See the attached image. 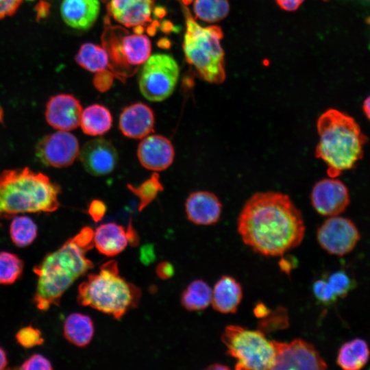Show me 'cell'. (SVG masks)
<instances>
[{
	"label": "cell",
	"instance_id": "6da1fadb",
	"mask_svg": "<svg viewBox=\"0 0 370 370\" xmlns=\"http://www.w3.org/2000/svg\"><path fill=\"white\" fill-rule=\"evenodd\" d=\"M243 243L266 256H283L297 247L305 234L300 210L280 192H259L244 204L237 220Z\"/></svg>",
	"mask_w": 370,
	"mask_h": 370
},
{
	"label": "cell",
	"instance_id": "7a4b0ae2",
	"mask_svg": "<svg viewBox=\"0 0 370 370\" xmlns=\"http://www.w3.org/2000/svg\"><path fill=\"white\" fill-rule=\"evenodd\" d=\"M94 231L84 227L34 267L38 277L33 302L40 310L60 304L64 292L93 267L85 254L94 246Z\"/></svg>",
	"mask_w": 370,
	"mask_h": 370
},
{
	"label": "cell",
	"instance_id": "3957f363",
	"mask_svg": "<svg viewBox=\"0 0 370 370\" xmlns=\"http://www.w3.org/2000/svg\"><path fill=\"white\" fill-rule=\"evenodd\" d=\"M317 128L319 140L315 156L327 164L329 177L339 176L362 159L367 138L353 117L328 109L319 117Z\"/></svg>",
	"mask_w": 370,
	"mask_h": 370
},
{
	"label": "cell",
	"instance_id": "277c9868",
	"mask_svg": "<svg viewBox=\"0 0 370 370\" xmlns=\"http://www.w3.org/2000/svg\"><path fill=\"white\" fill-rule=\"evenodd\" d=\"M60 190L47 175L28 167L4 170L0 173V219L54 212Z\"/></svg>",
	"mask_w": 370,
	"mask_h": 370
},
{
	"label": "cell",
	"instance_id": "5b68a950",
	"mask_svg": "<svg viewBox=\"0 0 370 370\" xmlns=\"http://www.w3.org/2000/svg\"><path fill=\"white\" fill-rule=\"evenodd\" d=\"M141 293L133 284L119 276L117 262L103 264L98 273H91L78 287L77 302L121 319L136 307Z\"/></svg>",
	"mask_w": 370,
	"mask_h": 370
},
{
	"label": "cell",
	"instance_id": "8992f818",
	"mask_svg": "<svg viewBox=\"0 0 370 370\" xmlns=\"http://www.w3.org/2000/svg\"><path fill=\"white\" fill-rule=\"evenodd\" d=\"M188 13L182 45L186 60L205 81L221 84L225 79L223 31L217 25L201 26Z\"/></svg>",
	"mask_w": 370,
	"mask_h": 370
},
{
	"label": "cell",
	"instance_id": "52a82bcc",
	"mask_svg": "<svg viewBox=\"0 0 370 370\" xmlns=\"http://www.w3.org/2000/svg\"><path fill=\"white\" fill-rule=\"evenodd\" d=\"M226 353L236 360L235 369H271L275 349L272 341L264 333L237 325L226 326L221 335Z\"/></svg>",
	"mask_w": 370,
	"mask_h": 370
},
{
	"label": "cell",
	"instance_id": "ba28073f",
	"mask_svg": "<svg viewBox=\"0 0 370 370\" xmlns=\"http://www.w3.org/2000/svg\"><path fill=\"white\" fill-rule=\"evenodd\" d=\"M179 75L178 64L172 56L161 53L150 56L140 73V91L149 101H163L174 91Z\"/></svg>",
	"mask_w": 370,
	"mask_h": 370
},
{
	"label": "cell",
	"instance_id": "9c48e42d",
	"mask_svg": "<svg viewBox=\"0 0 370 370\" xmlns=\"http://www.w3.org/2000/svg\"><path fill=\"white\" fill-rule=\"evenodd\" d=\"M275 349L271 369L323 370L327 363L314 346L301 338L291 342L272 341Z\"/></svg>",
	"mask_w": 370,
	"mask_h": 370
},
{
	"label": "cell",
	"instance_id": "30bf717a",
	"mask_svg": "<svg viewBox=\"0 0 370 370\" xmlns=\"http://www.w3.org/2000/svg\"><path fill=\"white\" fill-rule=\"evenodd\" d=\"M317 238L321 248L328 254L342 256L355 248L360 234L350 219L337 215L329 217L321 225Z\"/></svg>",
	"mask_w": 370,
	"mask_h": 370
},
{
	"label": "cell",
	"instance_id": "8fae6325",
	"mask_svg": "<svg viewBox=\"0 0 370 370\" xmlns=\"http://www.w3.org/2000/svg\"><path fill=\"white\" fill-rule=\"evenodd\" d=\"M77 138L68 131L59 130L46 135L36 147V155L43 164L55 168L67 167L78 157Z\"/></svg>",
	"mask_w": 370,
	"mask_h": 370
},
{
	"label": "cell",
	"instance_id": "7c38bea8",
	"mask_svg": "<svg viewBox=\"0 0 370 370\" xmlns=\"http://www.w3.org/2000/svg\"><path fill=\"white\" fill-rule=\"evenodd\" d=\"M103 45L109 57L121 67H132L144 64L149 58L151 51L149 38L143 34L110 36Z\"/></svg>",
	"mask_w": 370,
	"mask_h": 370
},
{
	"label": "cell",
	"instance_id": "4fadbf2b",
	"mask_svg": "<svg viewBox=\"0 0 370 370\" xmlns=\"http://www.w3.org/2000/svg\"><path fill=\"white\" fill-rule=\"evenodd\" d=\"M311 202L314 210L325 217L337 216L349 204V194L347 186L336 177L325 178L313 186Z\"/></svg>",
	"mask_w": 370,
	"mask_h": 370
},
{
	"label": "cell",
	"instance_id": "5bb4252c",
	"mask_svg": "<svg viewBox=\"0 0 370 370\" xmlns=\"http://www.w3.org/2000/svg\"><path fill=\"white\" fill-rule=\"evenodd\" d=\"M78 156L85 170L95 176L111 173L118 162L115 147L111 142L102 138L86 142L79 149Z\"/></svg>",
	"mask_w": 370,
	"mask_h": 370
},
{
	"label": "cell",
	"instance_id": "9a60e30c",
	"mask_svg": "<svg viewBox=\"0 0 370 370\" xmlns=\"http://www.w3.org/2000/svg\"><path fill=\"white\" fill-rule=\"evenodd\" d=\"M82 111L80 101L74 95L61 93L49 98L45 116L52 127L69 132L79 125Z\"/></svg>",
	"mask_w": 370,
	"mask_h": 370
},
{
	"label": "cell",
	"instance_id": "2e32d148",
	"mask_svg": "<svg viewBox=\"0 0 370 370\" xmlns=\"http://www.w3.org/2000/svg\"><path fill=\"white\" fill-rule=\"evenodd\" d=\"M137 156L145 168L160 171L167 169L173 163L175 150L172 143L166 137L158 134L148 135L139 143Z\"/></svg>",
	"mask_w": 370,
	"mask_h": 370
},
{
	"label": "cell",
	"instance_id": "e0dca14e",
	"mask_svg": "<svg viewBox=\"0 0 370 370\" xmlns=\"http://www.w3.org/2000/svg\"><path fill=\"white\" fill-rule=\"evenodd\" d=\"M154 113L146 104L140 102L125 107L121 112L119 127L121 133L131 138H145L153 130Z\"/></svg>",
	"mask_w": 370,
	"mask_h": 370
},
{
	"label": "cell",
	"instance_id": "ac0fdd59",
	"mask_svg": "<svg viewBox=\"0 0 370 370\" xmlns=\"http://www.w3.org/2000/svg\"><path fill=\"white\" fill-rule=\"evenodd\" d=\"M187 219L197 225H210L220 219L222 204L218 197L208 191H196L189 195L185 204Z\"/></svg>",
	"mask_w": 370,
	"mask_h": 370
},
{
	"label": "cell",
	"instance_id": "d6986e66",
	"mask_svg": "<svg viewBox=\"0 0 370 370\" xmlns=\"http://www.w3.org/2000/svg\"><path fill=\"white\" fill-rule=\"evenodd\" d=\"M153 5V0H110L108 9L119 23L136 27L151 21Z\"/></svg>",
	"mask_w": 370,
	"mask_h": 370
},
{
	"label": "cell",
	"instance_id": "ffe728a7",
	"mask_svg": "<svg viewBox=\"0 0 370 370\" xmlns=\"http://www.w3.org/2000/svg\"><path fill=\"white\" fill-rule=\"evenodd\" d=\"M100 12L99 0H62L60 14L64 22L78 30L90 29Z\"/></svg>",
	"mask_w": 370,
	"mask_h": 370
},
{
	"label": "cell",
	"instance_id": "44dd1931",
	"mask_svg": "<svg viewBox=\"0 0 370 370\" xmlns=\"http://www.w3.org/2000/svg\"><path fill=\"white\" fill-rule=\"evenodd\" d=\"M243 299V288L230 275H223L216 282L212 293L211 305L223 314L235 313Z\"/></svg>",
	"mask_w": 370,
	"mask_h": 370
},
{
	"label": "cell",
	"instance_id": "7402d4cb",
	"mask_svg": "<svg viewBox=\"0 0 370 370\" xmlns=\"http://www.w3.org/2000/svg\"><path fill=\"white\" fill-rule=\"evenodd\" d=\"M94 245L106 256H114L122 252L130 243L127 230L116 223L99 225L94 232Z\"/></svg>",
	"mask_w": 370,
	"mask_h": 370
},
{
	"label": "cell",
	"instance_id": "603a6c76",
	"mask_svg": "<svg viewBox=\"0 0 370 370\" xmlns=\"http://www.w3.org/2000/svg\"><path fill=\"white\" fill-rule=\"evenodd\" d=\"M63 334L71 343L77 347H85L90 343L94 335L92 320L82 313H71L64 322Z\"/></svg>",
	"mask_w": 370,
	"mask_h": 370
},
{
	"label": "cell",
	"instance_id": "cb8c5ba5",
	"mask_svg": "<svg viewBox=\"0 0 370 370\" xmlns=\"http://www.w3.org/2000/svg\"><path fill=\"white\" fill-rule=\"evenodd\" d=\"M369 354V349L365 341L359 338H354L340 347L336 362L345 370H358L367 363Z\"/></svg>",
	"mask_w": 370,
	"mask_h": 370
},
{
	"label": "cell",
	"instance_id": "d4e9b609",
	"mask_svg": "<svg viewBox=\"0 0 370 370\" xmlns=\"http://www.w3.org/2000/svg\"><path fill=\"white\" fill-rule=\"evenodd\" d=\"M112 125L111 112L103 105L92 104L82 111L79 125L87 135H102L110 130Z\"/></svg>",
	"mask_w": 370,
	"mask_h": 370
},
{
	"label": "cell",
	"instance_id": "484cf974",
	"mask_svg": "<svg viewBox=\"0 0 370 370\" xmlns=\"http://www.w3.org/2000/svg\"><path fill=\"white\" fill-rule=\"evenodd\" d=\"M75 60L83 69L93 73L108 70L110 57L104 47L86 42L78 50Z\"/></svg>",
	"mask_w": 370,
	"mask_h": 370
},
{
	"label": "cell",
	"instance_id": "4316f807",
	"mask_svg": "<svg viewBox=\"0 0 370 370\" xmlns=\"http://www.w3.org/2000/svg\"><path fill=\"white\" fill-rule=\"evenodd\" d=\"M212 293V290L205 281L195 280L183 291L181 304L190 311L203 310L211 304Z\"/></svg>",
	"mask_w": 370,
	"mask_h": 370
},
{
	"label": "cell",
	"instance_id": "83f0119b",
	"mask_svg": "<svg viewBox=\"0 0 370 370\" xmlns=\"http://www.w3.org/2000/svg\"><path fill=\"white\" fill-rule=\"evenodd\" d=\"M11 241L17 247H25L32 244L38 234L35 222L27 216H14L10 225Z\"/></svg>",
	"mask_w": 370,
	"mask_h": 370
},
{
	"label": "cell",
	"instance_id": "f1b7e54d",
	"mask_svg": "<svg viewBox=\"0 0 370 370\" xmlns=\"http://www.w3.org/2000/svg\"><path fill=\"white\" fill-rule=\"evenodd\" d=\"M229 11L228 0H194L193 12L195 16L208 23L223 20Z\"/></svg>",
	"mask_w": 370,
	"mask_h": 370
},
{
	"label": "cell",
	"instance_id": "f546056e",
	"mask_svg": "<svg viewBox=\"0 0 370 370\" xmlns=\"http://www.w3.org/2000/svg\"><path fill=\"white\" fill-rule=\"evenodd\" d=\"M128 189L139 199L138 209L142 211L154 200L158 193L164 190L158 173H153L138 186L127 184Z\"/></svg>",
	"mask_w": 370,
	"mask_h": 370
},
{
	"label": "cell",
	"instance_id": "4dcf8cb0",
	"mask_svg": "<svg viewBox=\"0 0 370 370\" xmlns=\"http://www.w3.org/2000/svg\"><path fill=\"white\" fill-rule=\"evenodd\" d=\"M23 269V260L17 255L8 251H0V284L14 283L21 276Z\"/></svg>",
	"mask_w": 370,
	"mask_h": 370
},
{
	"label": "cell",
	"instance_id": "1f68e13d",
	"mask_svg": "<svg viewBox=\"0 0 370 370\" xmlns=\"http://www.w3.org/2000/svg\"><path fill=\"white\" fill-rule=\"evenodd\" d=\"M288 326V316L287 310L282 307H278L273 311H271L258 323V330L264 334L282 330Z\"/></svg>",
	"mask_w": 370,
	"mask_h": 370
},
{
	"label": "cell",
	"instance_id": "d6a6232c",
	"mask_svg": "<svg viewBox=\"0 0 370 370\" xmlns=\"http://www.w3.org/2000/svg\"><path fill=\"white\" fill-rule=\"evenodd\" d=\"M327 280L337 298L346 297L354 288L352 279L345 271L331 273Z\"/></svg>",
	"mask_w": 370,
	"mask_h": 370
},
{
	"label": "cell",
	"instance_id": "836d02e7",
	"mask_svg": "<svg viewBox=\"0 0 370 370\" xmlns=\"http://www.w3.org/2000/svg\"><path fill=\"white\" fill-rule=\"evenodd\" d=\"M15 338L16 342L25 349L32 348L44 343L40 330L32 325L21 328L16 333Z\"/></svg>",
	"mask_w": 370,
	"mask_h": 370
},
{
	"label": "cell",
	"instance_id": "e575fe53",
	"mask_svg": "<svg viewBox=\"0 0 370 370\" xmlns=\"http://www.w3.org/2000/svg\"><path fill=\"white\" fill-rule=\"evenodd\" d=\"M312 292L316 299L323 304H331L338 299L325 279H319L312 284Z\"/></svg>",
	"mask_w": 370,
	"mask_h": 370
},
{
	"label": "cell",
	"instance_id": "d590c367",
	"mask_svg": "<svg viewBox=\"0 0 370 370\" xmlns=\"http://www.w3.org/2000/svg\"><path fill=\"white\" fill-rule=\"evenodd\" d=\"M20 369H42L51 370L53 369L51 362L44 356L35 354L29 356L21 365Z\"/></svg>",
	"mask_w": 370,
	"mask_h": 370
},
{
	"label": "cell",
	"instance_id": "8d00e7d4",
	"mask_svg": "<svg viewBox=\"0 0 370 370\" xmlns=\"http://www.w3.org/2000/svg\"><path fill=\"white\" fill-rule=\"evenodd\" d=\"M114 76V73L108 70L96 73L93 84L99 91L106 92L111 87Z\"/></svg>",
	"mask_w": 370,
	"mask_h": 370
},
{
	"label": "cell",
	"instance_id": "74e56055",
	"mask_svg": "<svg viewBox=\"0 0 370 370\" xmlns=\"http://www.w3.org/2000/svg\"><path fill=\"white\" fill-rule=\"evenodd\" d=\"M106 206L99 199H93L88 208V214L95 222H99L103 218L106 212Z\"/></svg>",
	"mask_w": 370,
	"mask_h": 370
},
{
	"label": "cell",
	"instance_id": "f35d334b",
	"mask_svg": "<svg viewBox=\"0 0 370 370\" xmlns=\"http://www.w3.org/2000/svg\"><path fill=\"white\" fill-rule=\"evenodd\" d=\"M23 0H0V19L16 13Z\"/></svg>",
	"mask_w": 370,
	"mask_h": 370
},
{
	"label": "cell",
	"instance_id": "ab89813d",
	"mask_svg": "<svg viewBox=\"0 0 370 370\" xmlns=\"http://www.w3.org/2000/svg\"><path fill=\"white\" fill-rule=\"evenodd\" d=\"M156 272L160 278L166 280L174 274V268L170 262L163 261L158 264Z\"/></svg>",
	"mask_w": 370,
	"mask_h": 370
},
{
	"label": "cell",
	"instance_id": "60d3db41",
	"mask_svg": "<svg viewBox=\"0 0 370 370\" xmlns=\"http://www.w3.org/2000/svg\"><path fill=\"white\" fill-rule=\"evenodd\" d=\"M36 18L40 21L46 18L50 12V4L45 0H40L35 6Z\"/></svg>",
	"mask_w": 370,
	"mask_h": 370
},
{
	"label": "cell",
	"instance_id": "b9f144b4",
	"mask_svg": "<svg viewBox=\"0 0 370 370\" xmlns=\"http://www.w3.org/2000/svg\"><path fill=\"white\" fill-rule=\"evenodd\" d=\"M304 0H275L278 5L286 11H295L299 8Z\"/></svg>",
	"mask_w": 370,
	"mask_h": 370
},
{
	"label": "cell",
	"instance_id": "7bdbcfd3",
	"mask_svg": "<svg viewBox=\"0 0 370 370\" xmlns=\"http://www.w3.org/2000/svg\"><path fill=\"white\" fill-rule=\"evenodd\" d=\"M271 311L262 303H258L256 305L254 312V314L260 319L265 317Z\"/></svg>",
	"mask_w": 370,
	"mask_h": 370
},
{
	"label": "cell",
	"instance_id": "ee69618b",
	"mask_svg": "<svg viewBox=\"0 0 370 370\" xmlns=\"http://www.w3.org/2000/svg\"><path fill=\"white\" fill-rule=\"evenodd\" d=\"M8 360L6 352L0 346V370L6 368Z\"/></svg>",
	"mask_w": 370,
	"mask_h": 370
},
{
	"label": "cell",
	"instance_id": "f6af8a7d",
	"mask_svg": "<svg viewBox=\"0 0 370 370\" xmlns=\"http://www.w3.org/2000/svg\"><path fill=\"white\" fill-rule=\"evenodd\" d=\"M362 110L367 119L370 121V95L365 99L362 104Z\"/></svg>",
	"mask_w": 370,
	"mask_h": 370
},
{
	"label": "cell",
	"instance_id": "bcb514c9",
	"mask_svg": "<svg viewBox=\"0 0 370 370\" xmlns=\"http://www.w3.org/2000/svg\"><path fill=\"white\" fill-rule=\"evenodd\" d=\"M280 266L283 271L288 272L291 270L293 264L288 260L284 259L280 261Z\"/></svg>",
	"mask_w": 370,
	"mask_h": 370
},
{
	"label": "cell",
	"instance_id": "7dc6e473",
	"mask_svg": "<svg viewBox=\"0 0 370 370\" xmlns=\"http://www.w3.org/2000/svg\"><path fill=\"white\" fill-rule=\"evenodd\" d=\"M207 369L210 370H226L229 369L230 367L221 363H214L208 367Z\"/></svg>",
	"mask_w": 370,
	"mask_h": 370
},
{
	"label": "cell",
	"instance_id": "c3c4849f",
	"mask_svg": "<svg viewBox=\"0 0 370 370\" xmlns=\"http://www.w3.org/2000/svg\"><path fill=\"white\" fill-rule=\"evenodd\" d=\"M182 1L186 5H188L190 3H192L193 1H194V0H182Z\"/></svg>",
	"mask_w": 370,
	"mask_h": 370
},
{
	"label": "cell",
	"instance_id": "681fc988",
	"mask_svg": "<svg viewBox=\"0 0 370 370\" xmlns=\"http://www.w3.org/2000/svg\"><path fill=\"white\" fill-rule=\"evenodd\" d=\"M323 1H328V0H323Z\"/></svg>",
	"mask_w": 370,
	"mask_h": 370
},
{
	"label": "cell",
	"instance_id": "f907efd6",
	"mask_svg": "<svg viewBox=\"0 0 370 370\" xmlns=\"http://www.w3.org/2000/svg\"><path fill=\"white\" fill-rule=\"evenodd\" d=\"M29 1H32V0H29Z\"/></svg>",
	"mask_w": 370,
	"mask_h": 370
},
{
	"label": "cell",
	"instance_id": "816d5d0a",
	"mask_svg": "<svg viewBox=\"0 0 370 370\" xmlns=\"http://www.w3.org/2000/svg\"><path fill=\"white\" fill-rule=\"evenodd\" d=\"M369 1H370V0H369Z\"/></svg>",
	"mask_w": 370,
	"mask_h": 370
}]
</instances>
